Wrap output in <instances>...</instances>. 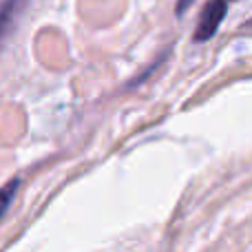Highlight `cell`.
Instances as JSON below:
<instances>
[{"label": "cell", "instance_id": "7a4b0ae2", "mask_svg": "<svg viewBox=\"0 0 252 252\" xmlns=\"http://www.w3.org/2000/svg\"><path fill=\"white\" fill-rule=\"evenodd\" d=\"M18 190V179H11L4 188H0V219L2 215L7 213V208L11 206V199H13V192Z\"/></svg>", "mask_w": 252, "mask_h": 252}, {"label": "cell", "instance_id": "6da1fadb", "mask_svg": "<svg viewBox=\"0 0 252 252\" xmlns=\"http://www.w3.org/2000/svg\"><path fill=\"white\" fill-rule=\"evenodd\" d=\"M228 4L223 0H210L204 9V16L199 20V27H197V40H208L210 35L217 31V27L221 25L223 16H226Z\"/></svg>", "mask_w": 252, "mask_h": 252}]
</instances>
